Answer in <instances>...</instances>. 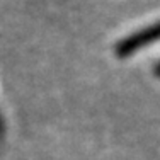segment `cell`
<instances>
[{"mask_svg":"<svg viewBox=\"0 0 160 160\" xmlns=\"http://www.w3.org/2000/svg\"><path fill=\"white\" fill-rule=\"evenodd\" d=\"M157 39H158V26L157 24L147 26V28L140 29V31L123 38L121 41H118L114 53H116L118 58H128V56L138 53L140 49L153 44Z\"/></svg>","mask_w":160,"mask_h":160,"instance_id":"1","label":"cell"}]
</instances>
